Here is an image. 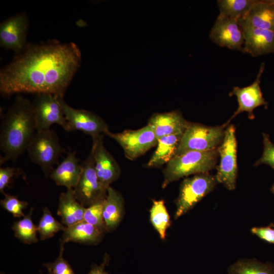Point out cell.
<instances>
[{
    "instance_id": "cell-1",
    "label": "cell",
    "mask_w": 274,
    "mask_h": 274,
    "mask_svg": "<svg viewBox=\"0 0 274 274\" xmlns=\"http://www.w3.org/2000/svg\"><path fill=\"white\" fill-rule=\"evenodd\" d=\"M81 61L80 48L73 42L27 44L1 70V93H48L63 98Z\"/></svg>"
},
{
    "instance_id": "cell-2",
    "label": "cell",
    "mask_w": 274,
    "mask_h": 274,
    "mask_svg": "<svg viewBox=\"0 0 274 274\" xmlns=\"http://www.w3.org/2000/svg\"><path fill=\"white\" fill-rule=\"evenodd\" d=\"M37 131L32 102L18 96L4 115L0 128V164L15 161L27 148Z\"/></svg>"
},
{
    "instance_id": "cell-3",
    "label": "cell",
    "mask_w": 274,
    "mask_h": 274,
    "mask_svg": "<svg viewBox=\"0 0 274 274\" xmlns=\"http://www.w3.org/2000/svg\"><path fill=\"white\" fill-rule=\"evenodd\" d=\"M217 149L209 151H188L176 155L163 171L162 188L180 179L191 175L209 173L217 164Z\"/></svg>"
},
{
    "instance_id": "cell-4",
    "label": "cell",
    "mask_w": 274,
    "mask_h": 274,
    "mask_svg": "<svg viewBox=\"0 0 274 274\" xmlns=\"http://www.w3.org/2000/svg\"><path fill=\"white\" fill-rule=\"evenodd\" d=\"M26 151L31 161L40 166L45 176L48 177L64 149L56 132L49 129L37 131Z\"/></svg>"
},
{
    "instance_id": "cell-5",
    "label": "cell",
    "mask_w": 274,
    "mask_h": 274,
    "mask_svg": "<svg viewBox=\"0 0 274 274\" xmlns=\"http://www.w3.org/2000/svg\"><path fill=\"white\" fill-rule=\"evenodd\" d=\"M229 124L226 122L221 125L208 126L191 122L182 134L176 155L188 151L204 152L217 149L223 140Z\"/></svg>"
},
{
    "instance_id": "cell-6",
    "label": "cell",
    "mask_w": 274,
    "mask_h": 274,
    "mask_svg": "<svg viewBox=\"0 0 274 274\" xmlns=\"http://www.w3.org/2000/svg\"><path fill=\"white\" fill-rule=\"evenodd\" d=\"M218 183L215 175L196 174L184 179L176 201L175 219L187 213L204 196L212 191Z\"/></svg>"
},
{
    "instance_id": "cell-7",
    "label": "cell",
    "mask_w": 274,
    "mask_h": 274,
    "mask_svg": "<svg viewBox=\"0 0 274 274\" xmlns=\"http://www.w3.org/2000/svg\"><path fill=\"white\" fill-rule=\"evenodd\" d=\"M220 163L215 175L218 183H221L229 190L236 188L237 175V143L233 125L227 127L223 140L218 147Z\"/></svg>"
},
{
    "instance_id": "cell-8",
    "label": "cell",
    "mask_w": 274,
    "mask_h": 274,
    "mask_svg": "<svg viewBox=\"0 0 274 274\" xmlns=\"http://www.w3.org/2000/svg\"><path fill=\"white\" fill-rule=\"evenodd\" d=\"M81 165L82 173L74 192L77 201L84 207L87 208L104 200L106 197L108 189L98 178L91 151L81 163Z\"/></svg>"
},
{
    "instance_id": "cell-9",
    "label": "cell",
    "mask_w": 274,
    "mask_h": 274,
    "mask_svg": "<svg viewBox=\"0 0 274 274\" xmlns=\"http://www.w3.org/2000/svg\"><path fill=\"white\" fill-rule=\"evenodd\" d=\"M106 135L115 140L123 149L125 156L134 160L156 146L158 140L150 125L137 130H126L119 133L109 130Z\"/></svg>"
},
{
    "instance_id": "cell-10",
    "label": "cell",
    "mask_w": 274,
    "mask_h": 274,
    "mask_svg": "<svg viewBox=\"0 0 274 274\" xmlns=\"http://www.w3.org/2000/svg\"><path fill=\"white\" fill-rule=\"evenodd\" d=\"M37 131L50 129L54 124L68 131V125L58 97L48 93L37 94L32 102Z\"/></svg>"
},
{
    "instance_id": "cell-11",
    "label": "cell",
    "mask_w": 274,
    "mask_h": 274,
    "mask_svg": "<svg viewBox=\"0 0 274 274\" xmlns=\"http://www.w3.org/2000/svg\"><path fill=\"white\" fill-rule=\"evenodd\" d=\"M68 125V131L80 130L90 135L92 139L109 130L107 124L93 113L74 109L70 106L62 97H58Z\"/></svg>"
},
{
    "instance_id": "cell-12",
    "label": "cell",
    "mask_w": 274,
    "mask_h": 274,
    "mask_svg": "<svg viewBox=\"0 0 274 274\" xmlns=\"http://www.w3.org/2000/svg\"><path fill=\"white\" fill-rule=\"evenodd\" d=\"M265 69V63L262 62L260 66L254 81L250 85L244 87H233L229 92L230 96H235L238 102V107L231 118L227 121H230L242 112L248 113V118L254 119L255 116L253 110L256 108L263 106L266 109L268 107V102L263 96L260 88L261 77Z\"/></svg>"
},
{
    "instance_id": "cell-13",
    "label": "cell",
    "mask_w": 274,
    "mask_h": 274,
    "mask_svg": "<svg viewBox=\"0 0 274 274\" xmlns=\"http://www.w3.org/2000/svg\"><path fill=\"white\" fill-rule=\"evenodd\" d=\"M209 36L212 42L221 47L243 52L244 35L237 20L218 15Z\"/></svg>"
},
{
    "instance_id": "cell-14",
    "label": "cell",
    "mask_w": 274,
    "mask_h": 274,
    "mask_svg": "<svg viewBox=\"0 0 274 274\" xmlns=\"http://www.w3.org/2000/svg\"><path fill=\"white\" fill-rule=\"evenodd\" d=\"M105 134L92 139L91 151L93 154L95 169L100 183L108 188L120 175V168L113 156L104 144Z\"/></svg>"
},
{
    "instance_id": "cell-15",
    "label": "cell",
    "mask_w": 274,
    "mask_h": 274,
    "mask_svg": "<svg viewBox=\"0 0 274 274\" xmlns=\"http://www.w3.org/2000/svg\"><path fill=\"white\" fill-rule=\"evenodd\" d=\"M28 28L26 16L20 14L6 20L0 25L1 46L14 51L17 54L26 46V37Z\"/></svg>"
},
{
    "instance_id": "cell-16",
    "label": "cell",
    "mask_w": 274,
    "mask_h": 274,
    "mask_svg": "<svg viewBox=\"0 0 274 274\" xmlns=\"http://www.w3.org/2000/svg\"><path fill=\"white\" fill-rule=\"evenodd\" d=\"M238 21L242 27H251L274 31V0H256Z\"/></svg>"
},
{
    "instance_id": "cell-17",
    "label": "cell",
    "mask_w": 274,
    "mask_h": 274,
    "mask_svg": "<svg viewBox=\"0 0 274 274\" xmlns=\"http://www.w3.org/2000/svg\"><path fill=\"white\" fill-rule=\"evenodd\" d=\"M191 122L185 119L181 112L173 111L163 113H155L148 123L157 140L162 136L183 134Z\"/></svg>"
},
{
    "instance_id": "cell-18",
    "label": "cell",
    "mask_w": 274,
    "mask_h": 274,
    "mask_svg": "<svg viewBox=\"0 0 274 274\" xmlns=\"http://www.w3.org/2000/svg\"><path fill=\"white\" fill-rule=\"evenodd\" d=\"M242 28L244 35L243 53L254 57L274 53V31L251 27Z\"/></svg>"
},
{
    "instance_id": "cell-19",
    "label": "cell",
    "mask_w": 274,
    "mask_h": 274,
    "mask_svg": "<svg viewBox=\"0 0 274 274\" xmlns=\"http://www.w3.org/2000/svg\"><path fill=\"white\" fill-rule=\"evenodd\" d=\"M81 163L75 151L70 150L65 158L51 172L49 177L56 185L74 189L76 186L81 173Z\"/></svg>"
},
{
    "instance_id": "cell-20",
    "label": "cell",
    "mask_w": 274,
    "mask_h": 274,
    "mask_svg": "<svg viewBox=\"0 0 274 274\" xmlns=\"http://www.w3.org/2000/svg\"><path fill=\"white\" fill-rule=\"evenodd\" d=\"M86 208L76 199L74 189H67L61 193L58 202L57 215L66 227L71 226L84 220Z\"/></svg>"
},
{
    "instance_id": "cell-21",
    "label": "cell",
    "mask_w": 274,
    "mask_h": 274,
    "mask_svg": "<svg viewBox=\"0 0 274 274\" xmlns=\"http://www.w3.org/2000/svg\"><path fill=\"white\" fill-rule=\"evenodd\" d=\"M104 231L85 221L71 226L63 231L61 240L64 243L75 242L84 244H96L102 238Z\"/></svg>"
},
{
    "instance_id": "cell-22",
    "label": "cell",
    "mask_w": 274,
    "mask_h": 274,
    "mask_svg": "<svg viewBox=\"0 0 274 274\" xmlns=\"http://www.w3.org/2000/svg\"><path fill=\"white\" fill-rule=\"evenodd\" d=\"M124 212V200L115 189L109 187L103 203V218L106 230L112 231L121 222Z\"/></svg>"
},
{
    "instance_id": "cell-23",
    "label": "cell",
    "mask_w": 274,
    "mask_h": 274,
    "mask_svg": "<svg viewBox=\"0 0 274 274\" xmlns=\"http://www.w3.org/2000/svg\"><path fill=\"white\" fill-rule=\"evenodd\" d=\"M182 134L167 135L158 139L157 148L146 166L159 167L170 161L176 156Z\"/></svg>"
},
{
    "instance_id": "cell-24",
    "label": "cell",
    "mask_w": 274,
    "mask_h": 274,
    "mask_svg": "<svg viewBox=\"0 0 274 274\" xmlns=\"http://www.w3.org/2000/svg\"><path fill=\"white\" fill-rule=\"evenodd\" d=\"M228 274H274V264L256 259H241L229 266Z\"/></svg>"
},
{
    "instance_id": "cell-25",
    "label": "cell",
    "mask_w": 274,
    "mask_h": 274,
    "mask_svg": "<svg viewBox=\"0 0 274 274\" xmlns=\"http://www.w3.org/2000/svg\"><path fill=\"white\" fill-rule=\"evenodd\" d=\"M150 220L160 238L164 240L167 229L171 225V221L163 200H153L150 210Z\"/></svg>"
},
{
    "instance_id": "cell-26",
    "label": "cell",
    "mask_w": 274,
    "mask_h": 274,
    "mask_svg": "<svg viewBox=\"0 0 274 274\" xmlns=\"http://www.w3.org/2000/svg\"><path fill=\"white\" fill-rule=\"evenodd\" d=\"M32 212L33 208H31L28 214L19 221L15 222L12 226L15 236L26 244L36 243L38 241L37 237L38 226L32 222Z\"/></svg>"
},
{
    "instance_id": "cell-27",
    "label": "cell",
    "mask_w": 274,
    "mask_h": 274,
    "mask_svg": "<svg viewBox=\"0 0 274 274\" xmlns=\"http://www.w3.org/2000/svg\"><path fill=\"white\" fill-rule=\"evenodd\" d=\"M255 1L218 0L219 15L238 20L247 13Z\"/></svg>"
},
{
    "instance_id": "cell-28",
    "label": "cell",
    "mask_w": 274,
    "mask_h": 274,
    "mask_svg": "<svg viewBox=\"0 0 274 274\" xmlns=\"http://www.w3.org/2000/svg\"><path fill=\"white\" fill-rule=\"evenodd\" d=\"M65 228V226L53 217L47 207L44 208L43 215L38 226V232L41 240L52 237L55 233L60 230L64 231Z\"/></svg>"
},
{
    "instance_id": "cell-29",
    "label": "cell",
    "mask_w": 274,
    "mask_h": 274,
    "mask_svg": "<svg viewBox=\"0 0 274 274\" xmlns=\"http://www.w3.org/2000/svg\"><path fill=\"white\" fill-rule=\"evenodd\" d=\"M104 200L96 202L86 208L84 215V221L105 231L106 230L103 218Z\"/></svg>"
},
{
    "instance_id": "cell-30",
    "label": "cell",
    "mask_w": 274,
    "mask_h": 274,
    "mask_svg": "<svg viewBox=\"0 0 274 274\" xmlns=\"http://www.w3.org/2000/svg\"><path fill=\"white\" fill-rule=\"evenodd\" d=\"M4 198L0 201L2 207L15 217L21 218L25 216L23 210L27 207L26 201L19 200L16 196L5 193Z\"/></svg>"
},
{
    "instance_id": "cell-31",
    "label": "cell",
    "mask_w": 274,
    "mask_h": 274,
    "mask_svg": "<svg viewBox=\"0 0 274 274\" xmlns=\"http://www.w3.org/2000/svg\"><path fill=\"white\" fill-rule=\"evenodd\" d=\"M60 252L55 261L44 264L48 271V274H75L72 266L63 257L64 244L61 239Z\"/></svg>"
},
{
    "instance_id": "cell-32",
    "label": "cell",
    "mask_w": 274,
    "mask_h": 274,
    "mask_svg": "<svg viewBox=\"0 0 274 274\" xmlns=\"http://www.w3.org/2000/svg\"><path fill=\"white\" fill-rule=\"evenodd\" d=\"M263 139L264 145L263 154L255 163V165L266 164L274 169V144L270 142L268 134L263 133Z\"/></svg>"
},
{
    "instance_id": "cell-33",
    "label": "cell",
    "mask_w": 274,
    "mask_h": 274,
    "mask_svg": "<svg viewBox=\"0 0 274 274\" xmlns=\"http://www.w3.org/2000/svg\"><path fill=\"white\" fill-rule=\"evenodd\" d=\"M20 169L14 167H5L0 168V192L2 194L5 192L4 190L8 187L13 181V178L20 175Z\"/></svg>"
},
{
    "instance_id": "cell-34",
    "label": "cell",
    "mask_w": 274,
    "mask_h": 274,
    "mask_svg": "<svg viewBox=\"0 0 274 274\" xmlns=\"http://www.w3.org/2000/svg\"><path fill=\"white\" fill-rule=\"evenodd\" d=\"M251 232L260 239L274 244V229L269 225L264 227H254Z\"/></svg>"
},
{
    "instance_id": "cell-35",
    "label": "cell",
    "mask_w": 274,
    "mask_h": 274,
    "mask_svg": "<svg viewBox=\"0 0 274 274\" xmlns=\"http://www.w3.org/2000/svg\"><path fill=\"white\" fill-rule=\"evenodd\" d=\"M109 262L108 256H106L100 265H94L88 274H109L105 270V267Z\"/></svg>"
},
{
    "instance_id": "cell-36",
    "label": "cell",
    "mask_w": 274,
    "mask_h": 274,
    "mask_svg": "<svg viewBox=\"0 0 274 274\" xmlns=\"http://www.w3.org/2000/svg\"><path fill=\"white\" fill-rule=\"evenodd\" d=\"M270 191L274 194V183L273 184L270 188Z\"/></svg>"
},
{
    "instance_id": "cell-37",
    "label": "cell",
    "mask_w": 274,
    "mask_h": 274,
    "mask_svg": "<svg viewBox=\"0 0 274 274\" xmlns=\"http://www.w3.org/2000/svg\"><path fill=\"white\" fill-rule=\"evenodd\" d=\"M270 226L274 229V224L270 223Z\"/></svg>"
},
{
    "instance_id": "cell-38",
    "label": "cell",
    "mask_w": 274,
    "mask_h": 274,
    "mask_svg": "<svg viewBox=\"0 0 274 274\" xmlns=\"http://www.w3.org/2000/svg\"><path fill=\"white\" fill-rule=\"evenodd\" d=\"M1 274H3V273H1Z\"/></svg>"
}]
</instances>
